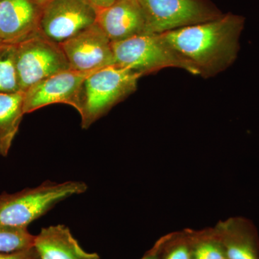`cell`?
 <instances>
[{"instance_id":"obj_1","label":"cell","mask_w":259,"mask_h":259,"mask_svg":"<svg viewBox=\"0 0 259 259\" xmlns=\"http://www.w3.org/2000/svg\"><path fill=\"white\" fill-rule=\"evenodd\" d=\"M244 24L243 17L229 13L160 35L183 61L187 71L208 78L222 72L236 61Z\"/></svg>"},{"instance_id":"obj_2","label":"cell","mask_w":259,"mask_h":259,"mask_svg":"<svg viewBox=\"0 0 259 259\" xmlns=\"http://www.w3.org/2000/svg\"><path fill=\"white\" fill-rule=\"evenodd\" d=\"M86 183L67 181L57 183L47 181L33 188L14 194H0V226L28 228L29 225L41 218L56 204L73 196L84 193Z\"/></svg>"},{"instance_id":"obj_3","label":"cell","mask_w":259,"mask_h":259,"mask_svg":"<svg viewBox=\"0 0 259 259\" xmlns=\"http://www.w3.org/2000/svg\"><path fill=\"white\" fill-rule=\"evenodd\" d=\"M141 76L120 66H107L92 73L83 83L81 126L87 130L137 90Z\"/></svg>"},{"instance_id":"obj_4","label":"cell","mask_w":259,"mask_h":259,"mask_svg":"<svg viewBox=\"0 0 259 259\" xmlns=\"http://www.w3.org/2000/svg\"><path fill=\"white\" fill-rule=\"evenodd\" d=\"M116 66L131 70L142 77L166 68L187 71V66L160 34L145 33L112 42Z\"/></svg>"},{"instance_id":"obj_5","label":"cell","mask_w":259,"mask_h":259,"mask_svg":"<svg viewBox=\"0 0 259 259\" xmlns=\"http://www.w3.org/2000/svg\"><path fill=\"white\" fill-rule=\"evenodd\" d=\"M146 32L160 34L210 21L223 13L211 0H137Z\"/></svg>"},{"instance_id":"obj_6","label":"cell","mask_w":259,"mask_h":259,"mask_svg":"<svg viewBox=\"0 0 259 259\" xmlns=\"http://www.w3.org/2000/svg\"><path fill=\"white\" fill-rule=\"evenodd\" d=\"M15 64L22 93L53 75L71 69L60 44L40 32L15 45Z\"/></svg>"},{"instance_id":"obj_7","label":"cell","mask_w":259,"mask_h":259,"mask_svg":"<svg viewBox=\"0 0 259 259\" xmlns=\"http://www.w3.org/2000/svg\"><path fill=\"white\" fill-rule=\"evenodd\" d=\"M97 13L88 0H50L42 5L39 32L61 44L96 24Z\"/></svg>"},{"instance_id":"obj_8","label":"cell","mask_w":259,"mask_h":259,"mask_svg":"<svg viewBox=\"0 0 259 259\" xmlns=\"http://www.w3.org/2000/svg\"><path fill=\"white\" fill-rule=\"evenodd\" d=\"M95 71L66 70L35 83L23 93L24 113L54 104H66L79 112L83 83Z\"/></svg>"},{"instance_id":"obj_9","label":"cell","mask_w":259,"mask_h":259,"mask_svg":"<svg viewBox=\"0 0 259 259\" xmlns=\"http://www.w3.org/2000/svg\"><path fill=\"white\" fill-rule=\"evenodd\" d=\"M112 44L96 23L60 45L71 69L90 72L115 65Z\"/></svg>"},{"instance_id":"obj_10","label":"cell","mask_w":259,"mask_h":259,"mask_svg":"<svg viewBox=\"0 0 259 259\" xmlns=\"http://www.w3.org/2000/svg\"><path fill=\"white\" fill-rule=\"evenodd\" d=\"M42 8L35 0H0V42L17 45L39 32Z\"/></svg>"},{"instance_id":"obj_11","label":"cell","mask_w":259,"mask_h":259,"mask_svg":"<svg viewBox=\"0 0 259 259\" xmlns=\"http://www.w3.org/2000/svg\"><path fill=\"white\" fill-rule=\"evenodd\" d=\"M96 23L112 42L146 32V20L137 0H117L99 10Z\"/></svg>"},{"instance_id":"obj_12","label":"cell","mask_w":259,"mask_h":259,"mask_svg":"<svg viewBox=\"0 0 259 259\" xmlns=\"http://www.w3.org/2000/svg\"><path fill=\"white\" fill-rule=\"evenodd\" d=\"M228 259H259L258 234L246 218L232 217L214 227Z\"/></svg>"},{"instance_id":"obj_13","label":"cell","mask_w":259,"mask_h":259,"mask_svg":"<svg viewBox=\"0 0 259 259\" xmlns=\"http://www.w3.org/2000/svg\"><path fill=\"white\" fill-rule=\"evenodd\" d=\"M33 247L40 259H100L97 253L85 251L64 225L42 228Z\"/></svg>"},{"instance_id":"obj_14","label":"cell","mask_w":259,"mask_h":259,"mask_svg":"<svg viewBox=\"0 0 259 259\" xmlns=\"http://www.w3.org/2000/svg\"><path fill=\"white\" fill-rule=\"evenodd\" d=\"M24 93H0V156L10 151L25 113Z\"/></svg>"},{"instance_id":"obj_15","label":"cell","mask_w":259,"mask_h":259,"mask_svg":"<svg viewBox=\"0 0 259 259\" xmlns=\"http://www.w3.org/2000/svg\"><path fill=\"white\" fill-rule=\"evenodd\" d=\"M193 259H228L214 228L200 232L188 231Z\"/></svg>"},{"instance_id":"obj_16","label":"cell","mask_w":259,"mask_h":259,"mask_svg":"<svg viewBox=\"0 0 259 259\" xmlns=\"http://www.w3.org/2000/svg\"><path fill=\"white\" fill-rule=\"evenodd\" d=\"M21 92L16 64L15 45L0 42V93Z\"/></svg>"},{"instance_id":"obj_17","label":"cell","mask_w":259,"mask_h":259,"mask_svg":"<svg viewBox=\"0 0 259 259\" xmlns=\"http://www.w3.org/2000/svg\"><path fill=\"white\" fill-rule=\"evenodd\" d=\"M35 236L28 228L0 226V253H11L33 247Z\"/></svg>"},{"instance_id":"obj_18","label":"cell","mask_w":259,"mask_h":259,"mask_svg":"<svg viewBox=\"0 0 259 259\" xmlns=\"http://www.w3.org/2000/svg\"><path fill=\"white\" fill-rule=\"evenodd\" d=\"M187 233L169 247L163 259H193L188 231Z\"/></svg>"},{"instance_id":"obj_19","label":"cell","mask_w":259,"mask_h":259,"mask_svg":"<svg viewBox=\"0 0 259 259\" xmlns=\"http://www.w3.org/2000/svg\"><path fill=\"white\" fill-rule=\"evenodd\" d=\"M0 259H40L34 247L11 253H0Z\"/></svg>"},{"instance_id":"obj_20","label":"cell","mask_w":259,"mask_h":259,"mask_svg":"<svg viewBox=\"0 0 259 259\" xmlns=\"http://www.w3.org/2000/svg\"><path fill=\"white\" fill-rule=\"evenodd\" d=\"M168 236H169L165 237V238H162L161 241H158L152 249L148 251L141 259H160V253H161L163 245L166 243Z\"/></svg>"},{"instance_id":"obj_21","label":"cell","mask_w":259,"mask_h":259,"mask_svg":"<svg viewBox=\"0 0 259 259\" xmlns=\"http://www.w3.org/2000/svg\"><path fill=\"white\" fill-rule=\"evenodd\" d=\"M94 8L99 11L108 8L110 5L114 4L117 0H88Z\"/></svg>"},{"instance_id":"obj_22","label":"cell","mask_w":259,"mask_h":259,"mask_svg":"<svg viewBox=\"0 0 259 259\" xmlns=\"http://www.w3.org/2000/svg\"><path fill=\"white\" fill-rule=\"evenodd\" d=\"M35 1L37 2L39 4L44 5L46 4V3H48V2L50 1V0H35Z\"/></svg>"},{"instance_id":"obj_23","label":"cell","mask_w":259,"mask_h":259,"mask_svg":"<svg viewBox=\"0 0 259 259\" xmlns=\"http://www.w3.org/2000/svg\"></svg>"}]
</instances>
